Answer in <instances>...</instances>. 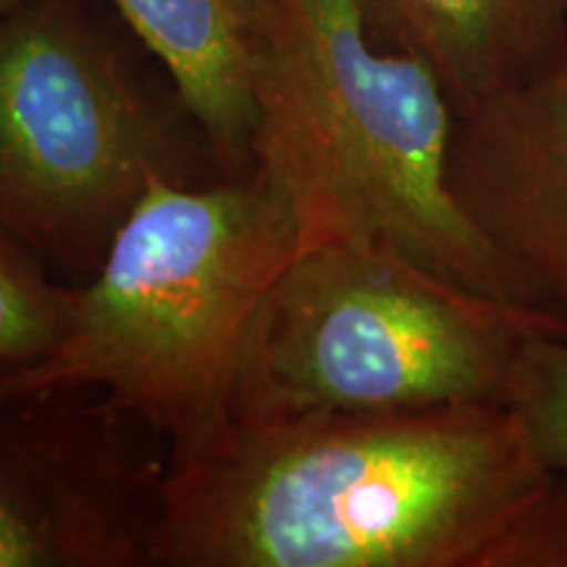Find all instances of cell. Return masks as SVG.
I'll use <instances>...</instances> for the list:
<instances>
[{"label":"cell","mask_w":567,"mask_h":567,"mask_svg":"<svg viewBox=\"0 0 567 567\" xmlns=\"http://www.w3.org/2000/svg\"><path fill=\"white\" fill-rule=\"evenodd\" d=\"M155 567H567V473L505 402L234 423L168 465Z\"/></svg>","instance_id":"cell-1"},{"label":"cell","mask_w":567,"mask_h":567,"mask_svg":"<svg viewBox=\"0 0 567 567\" xmlns=\"http://www.w3.org/2000/svg\"><path fill=\"white\" fill-rule=\"evenodd\" d=\"M252 6V163L292 203L300 247L389 239L444 279L520 305L450 189L457 113L431 63L381 30L373 0Z\"/></svg>","instance_id":"cell-2"},{"label":"cell","mask_w":567,"mask_h":567,"mask_svg":"<svg viewBox=\"0 0 567 567\" xmlns=\"http://www.w3.org/2000/svg\"><path fill=\"white\" fill-rule=\"evenodd\" d=\"M300 250L289 197L266 174L195 189L153 182L82 287L74 334L0 396L97 389L182 463L229 434L260 302Z\"/></svg>","instance_id":"cell-3"},{"label":"cell","mask_w":567,"mask_h":567,"mask_svg":"<svg viewBox=\"0 0 567 567\" xmlns=\"http://www.w3.org/2000/svg\"><path fill=\"white\" fill-rule=\"evenodd\" d=\"M203 153L172 74L109 0L3 13L0 226L48 264L97 271L151 184H189Z\"/></svg>","instance_id":"cell-4"},{"label":"cell","mask_w":567,"mask_h":567,"mask_svg":"<svg viewBox=\"0 0 567 567\" xmlns=\"http://www.w3.org/2000/svg\"><path fill=\"white\" fill-rule=\"evenodd\" d=\"M551 323L410 258L389 239L305 245L260 302L234 423L505 402Z\"/></svg>","instance_id":"cell-5"},{"label":"cell","mask_w":567,"mask_h":567,"mask_svg":"<svg viewBox=\"0 0 567 567\" xmlns=\"http://www.w3.org/2000/svg\"><path fill=\"white\" fill-rule=\"evenodd\" d=\"M172 446L97 389L6 396L0 567H155Z\"/></svg>","instance_id":"cell-6"},{"label":"cell","mask_w":567,"mask_h":567,"mask_svg":"<svg viewBox=\"0 0 567 567\" xmlns=\"http://www.w3.org/2000/svg\"><path fill=\"white\" fill-rule=\"evenodd\" d=\"M450 189L567 342V34L526 80L457 116Z\"/></svg>","instance_id":"cell-7"},{"label":"cell","mask_w":567,"mask_h":567,"mask_svg":"<svg viewBox=\"0 0 567 567\" xmlns=\"http://www.w3.org/2000/svg\"><path fill=\"white\" fill-rule=\"evenodd\" d=\"M172 74L224 182L252 163V0H109Z\"/></svg>","instance_id":"cell-8"},{"label":"cell","mask_w":567,"mask_h":567,"mask_svg":"<svg viewBox=\"0 0 567 567\" xmlns=\"http://www.w3.org/2000/svg\"><path fill=\"white\" fill-rule=\"evenodd\" d=\"M402 48L423 55L457 116L542 66L567 34V0H373Z\"/></svg>","instance_id":"cell-9"},{"label":"cell","mask_w":567,"mask_h":567,"mask_svg":"<svg viewBox=\"0 0 567 567\" xmlns=\"http://www.w3.org/2000/svg\"><path fill=\"white\" fill-rule=\"evenodd\" d=\"M82 287H63L48 260L11 234H0V375L51 360L74 334Z\"/></svg>","instance_id":"cell-10"},{"label":"cell","mask_w":567,"mask_h":567,"mask_svg":"<svg viewBox=\"0 0 567 567\" xmlns=\"http://www.w3.org/2000/svg\"><path fill=\"white\" fill-rule=\"evenodd\" d=\"M507 405L523 421L544 465L567 473V342L551 334L530 337L517 360Z\"/></svg>","instance_id":"cell-11"},{"label":"cell","mask_w":567,"mask_h":567,"mask_svg":"<svg viewBox=\"0 0 567 567\" xmlns=\"http://www.w3.org/2000/svg\"><path fill=\"white\" fill-rule=\"evenodd\" d=\"M19 3H21V0H0V17H3V13H9V11L17 9Z\"/></svg>","instance_id":"cell-12"}]
</instances>
